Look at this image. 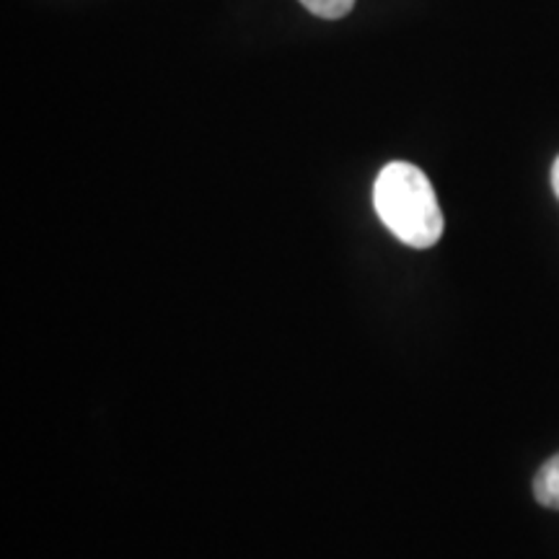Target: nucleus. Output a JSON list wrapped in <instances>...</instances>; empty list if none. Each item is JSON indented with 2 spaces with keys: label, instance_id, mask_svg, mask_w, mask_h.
I'll list each match as a JSON object with an SVG mask.
<instances>
[{
  "label": "nucleus",
  "instance_id": "20e7f679",
  "mask_svg": "<svg viewBox=\"0 0 559 559\" xmlns=\"http://www.w3.org/2000/svg\"><path fill=\"white\" fill-rule=\"evenodd\" d=\"M551 187H555L557 198H559V156L555 160V166H551Z\"/></svg>",
  "mask_w": 559,
  "mask_h": 559
},
{
  "label": "nucleus",
  "instance_id": "7ed1b4c3",
  "mask_svg": "<svg viewBox=\"0 0 559 559\" xmlns=\"http://www.w3.org/2000/svg\"><path fill=\"white\" fill-rule=\"evenodd\" d=\"M300 3L309 9L313 16L319 19H342L353 11L355 0H300Z\"/></svg>",
  "mask_w": 559,
  "mask_h": 559
},
{
  "label": "nucleus",
  "instance_id": "f257e3e1",
  "mask_svg": "<svg viewBox=\"0 0 559 559\" xmlns=\"http://www.w3.org/2000/svg\"><path fill=\"white\" fill-rule=\"evenodd\" d=\"M373 205L383 226L412 249L436 247L443 236L436 190L415 164L391 160L383 166L373 187Z\"/></svg>",
  "mask_w": 559,
  "mask_h": 559
},
{
  "label": "nucleus",
  "instance_id": "f03ea898",
  "mask_svg": "<svg viewBox=\"0 0 559 559\" xmlns=\"http://www.w3.org/2000/svg\"><path fill=\"white\" fill-rule=\"evenodd\" d=\"M534 495L539 506L559 510V453L542 466L534 479Z\"/></svg>",
  "mask_w": 559,
  "mask_h": 559
}]
</instances>
